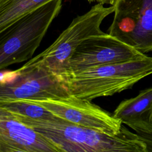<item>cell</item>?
<instances>
[{"instance_id": "6da1fadb", "label": "cell", "mask_w": 152, "mask_h": 152, "mask_svg": "<svg viewBox=\"0 0 152 152\" xmlns=\"http://www.w3.org/2000/svg\"><path fill=\"white\" fill-rule=\"evenodd\" d=\"M14 116L43 135L61 152H147L137 134L123 125L118 134L111 135L56 116L49 120Z\"/></svg>"}, {"instance_id": "7a4b0ae2", "label": "cell", "mask_w": 152, "mask_h": 152, "mask_svg": "<svg viewBox=\"0 0 152 152\" xmlns=\"http://www.w3.org/2000/svg\"><path fill=\"white\" fill-rule=\"evenodd\" d=\"M152 74V58L91 68L58 74L71 96L91 100L112 96L132 86Z\"/></svg>"}, {"instance_id": "3957f363", "label": "cell", "mask_w": 152, "mask_h": 152, "mask_svg": "<svg viewBox=\"0 0 152 152\" xmlns=\"http://www.w3.org/2000/svg\"><path fill=\"white\" fill-rule=\"evenodd\" d=\"M62 0H51L17 19L0 32V69L31 58L53 20Z\"/></svg>"}, {"instance_id": "277c9868", "label": "cell", "mask_w": 152, "mask_h": 152, "mask_svg": "<svg viewBox=\"0 0 152 152\" xmlns=\"http://www.w3.org/2000/svg\"><path fill=\"white\" fill-rule=\"evenodd\" d=\"M115 11V6L105 7L97 3L90 10L71 21L52 44L30 59L26 64L43 66L56 74L62 73L75 49L86 39L104 33L100 26L103 20Z\"/></svg>"}, {"instance_id": "5b68a950", "label": "cell", "mask_w": 152, "mask_h": 152, "mask_svg": "<svg viewBox=\"0 0 152 152\" xmlns=\"http://www.w3.org/2000/svg\"><path fill=\"white\" fill-rule=\"evenodd\" d=\"M70 96L59 75L46 68L24 64L21 68L1 73L0 100H46Z\"/></svg>"}, {"instance_id": "8992f818", "label": "cell", "mask_w": 152, "mask_h": 152, "mask_svg": "<svg viewBox=\"0 0 152 152\" xmlns=\"http://www.w3.org/2000/svg\"><path fill=\"white\" fill-rule=\"evenodd\" d=\"M107 33L142 52L152 51V0H119Z\"/></svg>"}, {"instance_id": "52a82bcc", "label": "cell", "mask_w": 152, "mask_h": 152, "mask_svg": "<svg viewBox=\"0 0 152 152\" xmlns=\"http://www.w3.org/2000/svg\"><path fill=\"white\" fill-rule=\"evenodd\" d=\"M145 56L144 53L104 33L90 36L82 42L68 59L61 74L128 62Z\"/></svg>"}, {"instance_id": "ba28073f", "label": "cell", "mask_w": 152, "mask_h": 152, "mask_svg": "<svg viewBox=\"0 0 152 152\" xmlns=\"http://www.w3.org/2000/svg\"><path fill=\"white\" fill-rule=\"evenodd\" d=\"M45 107L55 116L72 124L113 135L122 128V121L91 102L70 95L68 97L46 100H25Z\"/></svg>"}, {"instance_id": "9c48e42d", "label": "cell", "mask_w": 152, "mask_h": 152, "mask_svg": "<svg viewBox=\"0 0 152 152\" xmlns=\"http://www.w3.org/2000/svg\"><path fill=\"white\" fill-rule=\"evenodd\" d=\"M61 152L50 141L0 108V152Z\"/></svg>"}, {"instance_id": "30bf717a", "label": "cell", "mask_w": 152, "mask_h": 152, "mask_svg": "<svg viewBox=\"0 0 152 152\" xmlns=\"http://www.w3.org/2000/svg\"><path fill=\"white\" fill-rule=\"evenodd\" d=\"M112 115L128 126L140 123H152V87L121 102Z\"/></svg>"}, {"instance_id": "8fae6325", "label": "cell", "mask_w": 152, "mask_h": 152, "mask_svg": "<svg viewBox=\"0 0 152 152\" xmlns=\"http://www.w3.org/2000/svg\"><path fill=\"white\" fill-rule=\"evenodd\" d=\"M51 0H6L0 4V32L25 14Z\"/></svg>"}, {"instance_id": "7c38bea8", "label": "cell", "mask_w": 152, "mask_h": 152, "mask_svg": "<svg viewBox=\"0 0 152 152\" xmlns=\"http://www.w3.org/2000/svg\"><path fill=\"white\" fill-rule=\"evenodd\" d=\"M0 108L14 116L34 119L49 120L55 116L42 106L25 100H0Z\"/></svg>"}, {"instance_id": "4fadbf2b", "label": "cell", "mask_w": 152, "mask_h": 152, "mask_svg": "<svg viewBox=\"0 0 152 152\" xmlns=\"http://www.w3.org/2000/svg\"><path fill=\"white\" fill-rule=\"evenodd\" d=\"M138 137L145 144L147 152L152 151V123H140L129 126Z\"/></svg>"}, {"instance_id": "5bb4252c", "label": "cell", "mask_w": 152, "mask_h": 152, "mask_svg": "<svg viewBox=\"0 0 152 152\" xmlns=\"http://www.w3.org/2000/svg\"><path fill=\"white\" fill-rule=\"evenodd\" d=\"M88 2H97L102 4H109L111 5H115L119 0H87Z\"/></svg>"}, {"instance_id": "9a60e30c", "label": "cell", "mask_w": 152, "mask_h": 152, "mask_svg": "<svg viewBox=\"0 0 152 152\" xmlns=\"http://www.w3.org/2000/svg\"><path fill=\"white\" fill-rule=\"evenodd\" d=\"M6 0H0V4H2L3 3L4 1H5Z\"/></svg>"}, {"instance_id": "2e32d148", "label": "cell", "mask_w": 152, "mask_h": 152, "mask_svg": "<svg viewBox=\"0 0 152 152\" xmlns=\"http://www.w3.org/2000/svg\"><path fill=\"white\" fill-rule=\"evenodd\" d=\"M151 122H152V119H151Z\"/></svg>"}]
</instances>
